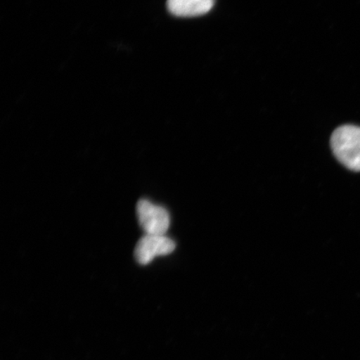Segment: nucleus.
Instances as JSON below:
<instances>
[{
	"mask_svg": "<svg viewBox=\"0 0 360 360\" xmlns=\"http://www.w3.org/2000/svg\"><path fill=\"white\" fill-rule=\"evenodd\" d=\"M330 145L336 159L350 170L360 171V127L341 126L333 133Z\"/></svg>",
	"mask_w": 360,
	"mask_h": 360,
	"instance_id": "obj_1",
	"label": "nucleus"
},
{
	"mask_svg": "<svg viewBox=\"0 0 360 360\" xmlns=\"http://www.w3.org/2000/svg\"><path fill=\"white\" fill-rule=\"evenodd\" d=\"M139 225L146 235L165 236L170 225V216L163 207L141 200L136 206Z\"/></svg>",
	"mask_w": 360,
	"mask_h": 360,
	"instance_id": "obj_2",
	"label": "nucleus"
},
{
	"mask_svg": "<svg viewBox=\"0 0 360 360\" xmlns=\"http://www.w3.org/2000/svg\"><path fill=\"white\" fill-rule=\"evenodd\" d=\"M214 0H167L169 11L177 17H195L209 13Z\"/></svg>",
	"mask_w": 360,
	"mask_h": 360,
	"instance_id": "obj_4",
	"label": "nucleus"
},
{
	"mask_svg": "<svg viewBox=\"0 0 360 360\" xmlns=\"http://www.w3.org/2000/svg\"><path fill=\"white\" fill-rule=\"evenodd\" d=\"M175 246V243L167 236L146 235L135 246L134 257L139 264L147 265L157 256L172 253Z\"/></svg>",
	"mask_w": 360,
	"mask_h": 360,
	"instance_id": "obj_3",
	"label": "nucleus"
}]
</instances>
